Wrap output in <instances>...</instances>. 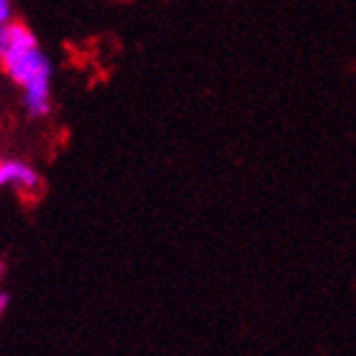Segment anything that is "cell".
<instances>
[{
    "label": "cell",
    "instance_id": "1",
    "mask_svg": "<svg viewBox=\"0 0 356 356\" xmlns=\"http://www.w3.org/2000/svg\"><path fill=\"white\" fill-rule=\"evenodd\" d=\"M0 70L20 89L22 109L30 119L50 114L55 65L33 28L15 17L0 25Z\"/></svg>",
    "mask_w": 356,
    "mask_h": 356
},
{
    "label": "cell",
    "instance_id": "2",
    "mask_svg": "<svg viewBox=\"0 0 356 356\" xmlns=\"http://www.w3.org/2000/svg\"><path fill=\"white\" fill-rule=\"evenodd\" d=\"M40 184H42V178L28 161L15 159V156H0V191L35 193Z\"/></svg>",
    "mask_w": 356,
    "mask_h": 356
},
{
    "label": "cell",
    "instance_id": "3",
    "mask_svg": "<svg viewBox=\"0 0 356 356\" xmlns=\"http://www.w3.org/2000/svg\"><path fill=\"white\" fill-rule=\"evenodd\" d=\"M13 20V0H0V25Z\"/></svg>",
    "mask_w": 356,
    "mask_h": 356
},
{
    "label": "cell",
    "instance_id": "4",
    "mask_svg": "<svg viewBox=\"0 0 356 356\" xmlns=\"http://www.w3.org/2000/svg\"><path fill=\"white\" fill-rule=\"evenodd\" d=\"M8 305H10V295H8V292H0V317L6 314Z\"/></svg>",
    "mask_w": 356,
    "mask_h": 356
},
{
    "label": "cell",
    "instance_id": "5",
    "mask_svg": "<svg viewBox=\"0 0 356 356\" xmlns=\"http://www.w3.org/2000/svg\"><path fill=\"white\" fill-rule=\"evenodd\" d=\"M0 275H3V262H0Z\"/></svg>",
    "mask_w": 356,
    "mask_h": 356
}]
</instances>
